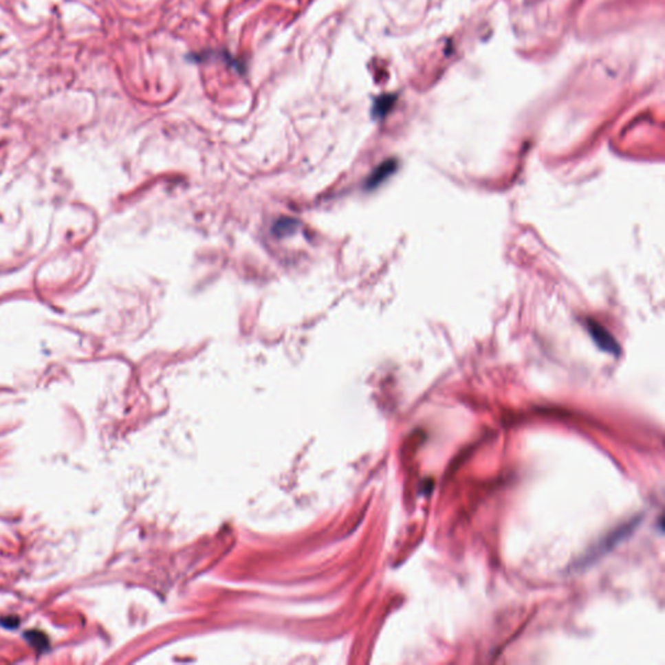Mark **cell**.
I'll list each match as a JSON object with an SVG mask.
<instances>
[{"mask_svg": "<svg viewBox=\"0 0 665 665\" xmlns=\"http://www.w3.org/2000/svg\"><path fill=\"white\" fill-rule=\"evenodd\" d=\"M587 330H589L593 340L596 342V346L600 350L608 352V353H612V355H619V343L616 342V339L609 334V331L606 327H602L594 320H587Z\"/></svg>", "mask_w": 665, "mask_h": 665, "instance_id": "1", "label": "cell"}, {"mask_svg": "<svg viewBox=\"0 0 665 665\" xmlns=\"http://www.w3.org/2000/svg\"><path fill=\"white\" fill-rule=\"evenodd\" d=\"M397 160L394 159H390V160H386L384 163L380 164L373 172L371 173V175L367 178L365 181V188L367 190H373L375 187L380 186L381 184H384L386 179L390 177L391 175H394V172L397 171Z\"/></svg>", "mask_w": 665, "mask_h": 665, "instance_id": "2", "label": "cell"}, {"mask_svg": "<svg viewBox=\"0 0 665 665\" xmlns=\"http://www.w3.org/2000/svg\"><path fill=\"white\" fill-rule=\"evenodd\" d=\"M397 102V95L394 94H384L375 98L373 107H372V116L377 120H381L387 116V113L393 109V107Z\"/></svg>", "mask_w": 665, "mask_h": 665, "instance_id": "3", "label": "cell"}]
</instances>
